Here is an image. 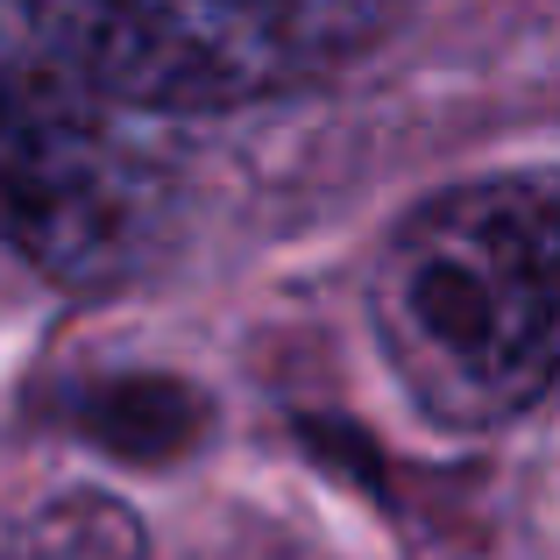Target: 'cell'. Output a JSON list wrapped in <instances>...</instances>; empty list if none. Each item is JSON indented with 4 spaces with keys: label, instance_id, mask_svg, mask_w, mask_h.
I'll return each mask as SVG.
<instances>
[{
    "label": "cell",
    "instance_id": "4",
    "mask_svg": "<svg viewBox=\"0 0 560 560\" xmlns=\"http://www.w3.org/2000/svg\"><path fill=\"white\" fill-rule=\"evenodd\" d=\"M65 419L85 440H100L114 454H136V462H171V454H185L206 433L199 390L164 383V376H100L65 405Z\"/></svg>",
    "mask_w": 560,
    "mask_h": 560
},
{
    "label": "cell",
    "instance_id": "3",
    "mask_svg": "<svg viewBox=\"0 0 560 560\" xmlns=\"http://www.w3.org/2000/svg\"><path fill=\"white\" fill-rule=\"evenodd\" d=\"M164 234L156 171L0 8V242L71 291H114Z\"/></svg>",
    "mask_w": 560,
    "mask_h": 560
},
{
    "label": "cell",
    "instance_id": "1",
    "mask_svg": "<svg viewBox=\"0 0 560 560\" xmlns=\"http://www.w3.org/2000/svg\"><path fill=\"white\" fill-rule=\"evenodd\" d=\"M376 334L440 425L518 419L553 383L560 220L547 178H482L425 199L376 262Z\"/></svg>",
    "mask_w": 560,
    "mask_h": 560
},
{
    "label": "cell",
    "instance_id": "5",
    "mask_svg": "<svg viewBox=\"0 0 560 560\" xmlns=\"http://www.w3.org/2000/svg\"><path fill=\"white\" fill-rule=\"evenodd\" d=\"M0 560H142V533L107 497H65V504L36 511Z\"/></svg>",
    "mask_w": 560,
    "mask_h": 560
},
{
    "label": "cell",
    "instance_id": "2",
    "mask_svg": "<svg viewBox=\"0 0 560 560\" xmlns=\"http://www.w3.org/2000/svg\"><path fill=\"white\" fill-rule=\"evenodd\" d=\"M93 100L213 114L362 57L405 0H8Z\"/></svg>",
    "mask_w": 560,
    "mask_h": 560
}]
</instances>
